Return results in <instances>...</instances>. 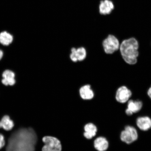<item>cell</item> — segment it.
I'll return each mask as SVG.
<instances>
[{
  "instance_id": "obj_18",
  "label": "cell",
  "mask_w": 151,
  "mask_h": 151,
  "mask_svg": "<svg viewBox=\"0 0 151 151\" xmlns=\"http://www.w3.org/2000/svg\"><path fill=\"white\" fill-rule=\"evenodd\" d=\"M147 93H148L149 97H150L151 99V86L149 88L148 92H147Z\"/></svg>"
},
{
  "instance_id": "obj_12",
  "label": "cell",
  "mask_w": 151,
  "mask_h": 151,
  "mask_svg": "<svg viewBox=\"0 0 151 151\" xmlns=\"http://www.w3.org/2000/svg\"><path fill=\"white\" fill-rule=\"evenodd\" d=\"M94 146L99 151H105L108 148L109 142L105 138L99 137L94 140Z\"/></svg>"
},
{
  "instance_id": "obj_7",
  "label": "cell",
  "mask_w": 151,
  "mask_h": 151,
  "mask_svg": "<svg viewBox=\"0 0 151 151\" xmlns=\"http://www.w3.org/2000/svg\"><path fill=\"white\" fill-rule=\"evenodd\" d=\"M71 50L70 58L73 62L82 61L86 58V51L84 47H81L77 49L73 48Z\"/></svg>"
},
{
  "instance_id": "obj_1",
  "label": "cell",
  "mask_w": 151,
  "mask_h": 151,
  "mask_svg": "<svg viewBox=\"0 0 151 151\" xmlns=\"http://www.w3.org/2000/svg\"><path fill=\"white\" fill-rule=\"evenodd\" d=\"M37 141L32 128H20L9 137L6 151H35Z\"/></svg>"
},
{
  "instance_id": "obj_14",
  "label": "cell",
  "mask_w": 151,
  "mask_h": 151,
  "mask_svg": "<svg viewBox=\"0 0 151 151\" xmlns=\"http://www.w3.org/2000/svg\"><path fill=\"white\" fill-rule=\"evenodd\" d=\"M85 132L84 135L88 139H91L95 136L97 132V128L93 124L89 123L86 124L84 127Z\"/></svg>"
},
{
  "instance_id": "obj_10",
  "label": "cell",
  "mask_w": 151,
  "mask_h": 151,
  "mask_svg": "<svg viewBox=\"0 0 151 151\" xmlns=\"http://www.w3.org/2000/svg\"><path fill=\"white\" fill-rule=\"evenodd\" d=\"M137 125L143 131H147L151 128V119L148 116L140 117L137 119Z\"/></svg>"
},
{
  "instance_id": "obj_19",
  "label": "cell",
  "mask_w": 151,
  "mask_h": 151,
  "mask_svg": "<svg viewBox=\"0 0 151 151\" xmlns=\"http://www.w3.org/2000/svg\"><path fill=\"white\" fill-rule=\"evenodd\" d=\"M3 52L2 51L0 50V60H1L3 56Z\"/></svg>"
},
{
  "instance_id": "obj_17",
  "label": "cell",
  "mask_w": 151,
  "mask_h": 151,
  "mask_svg": "<svg viewBox=\"0 0 151 151\" xmlns=\"http://www.w3.org/2000/svg\"><path fill=\"white\" fill-rule=\"evenodd\" d=\"M5 141L4 137L0 134V149L2 148L5 146Z\"/></svg>"
},
{
  "instance_id": "obj_15",
  "label": "cell",
  "mask_w": 151,
  "mask_h": 151,
  "mask_svg": "<svg viewBox=\"0 0 151 151\" xmlns=\"http://www.w3.org/2000/svg\"><path fill=\"white\" fill-rule=\"evenodd\" d=\"M14 124L12 120L10 119L8 116H5L3 117L0 121V128L9 131L12 129L14 127Z\"/></svg>"
},
{
  "instance_id": "obj_6",
  "label": "cell",
  "mask_w": 151,
  "mask_h": 151,
  "mask_svg": "<svg viewBox=\"0 0 151 151\" xmlns=\"http://www.w3.org/2000/svg\"><path fill=\"white\" fill-rule=\"evenodd\" d=\"M131 91L126 86L120 87L117 90L116 98V101L121 103H124L128 101L131 97Z\"/></svg>"
},
{
  "instance_id": "obj_2",
  "label": "cell",
  "mask_w": 151,
  "mask_h": 151,
  "mask_svg": "<svg viewBox=\"0 0 151 151\" xmlns=\"http://www.w3.org/2000/svg\"><path fill=\"white\" fill-rule=\"evenodd\" d=\"M138 42L134 38L124 40L121 43L120 50L124 61L129 65H135L137 63L139 55Z\"/></svg>"
},
{
  "instance_id": "obj_11",
  "label": "cell",
  "mask_w": 151,
  "mask_h": 151,
  "mask_svg": "<svg viewBox=\"0 0 151 151\" xmlns=\"http://www.w3.org/2000/svg\"><path fill=\"white\" fill-rule=\"evenodd\" d=\"M2 76L3 79L1 82L5 86H12L16 83L14 73L12 71L6 70L4 72Z\"/></svg>"
},
{
  "instance_id": "obj_8",
  "label": "cell",
  "mask_w": 151,
  "mask_h": 151,
  "mask_svg": "<svg viewBox=\"0 0 151 151\" xmlns=\"http://www.w3.org/2000/svg\"><path fill=\"white\" fill-rule=\"evenodd\" d=\"M142 103L140 101L129 100L126 110V114L128 116H131L134 113L139 112L142 108Z\"/></svg>"
},
{
  "instance_id": "obj_4",
  "label": "cell",
  "mask_w": 151,
  "mask_h": 151,
  "mask_svg": "<svg viewBox=\"0 0 151 151\" xmlns=\"http://www.w3.org/2000/svg\"><path fill=\"white\" fill-rule=\"evenodd\" d=\"M42 141L45 144L42 151H61V142L56 138L46 136L43 137Z\"/></svg>"
},
{
  "instance_id": "obj_5",
  "label": "cell",
  "mask_w": 151,
  "mask_h": 151,
  "mask_svg": "<svg viewBox=\"0 0 151 151\" xmlns=\"http://www.w3.org/2000/svg\"><path fill=\"white\" fill-rule=\"evenodd\" d=\"M137 130L132 126H126L121 133L120 138L122 141L128 144H131L137 140Z\"/></svg>"
},
{
  "instance_id": "obj_13",
  "label": "cell",
  "mask_w": 151,
  "mask_h": 151,
  "mask_svg": "<svg viewBox=\"0 0 151 151\" xmlns=\"http://www.w3.org/2000/svg\"><path fill=\"white\" fill-rule=\"evenodd\" d=\"M80 93L81 98L85 100L92 99L94 95L90 85H85L82 87L80 90Z\"/></svg>"
},
{
  "instance_id": "obj_3",
  "label": "cell",
  "mask_w": 151,
  "mask_h": 151,
  "mask_svg": "<svg viewBox=\"0 0 151 151\" xmlns=\"http://www.w3.org/2000/svg\"><path fill=\"white\" fill-rule=\"evenodd\" d=\"M103 46L106 53L110 54L118 50L120 44L118 39L116 37L112 35H109L104 40Z\"/></svg>"
},
{
  "instance_id": "obj_16",
  "label": "cell",
  "mask_w": 151,
  "mask_h": 151,
  "mask_svg": "<svg viewBox=\"0 0 151 151\" xmlns=\"http://www.w3.org/2000/svg\"><path fill=\"white\" fill-rule=\"evenodd\" d=\"M13 37L11 34L6 32H3L0 33V43L4 46H8L12 42Z\"/></svg>"
},
{
  "instance_id": "obj_9",
  "label": "cell",
  "mask_w": 151,
  "mask_h": 151,
  "mask_svg": "<svg viewBox=\"0 0 151 151\" xmlns=\"http://www.w3.org/2000/svg\"><path fill=\"white\" fill-rule=\"evenodd\" d=\"M114 9V5L112 1L109 0L101 1L99 6V13L101 14H108Z\"/></svg>"
}]
</instances>
